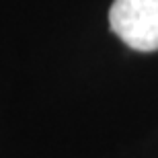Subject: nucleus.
Returning a JSON list of instances; mask_svg holds the SVG:
<instances>
[{
    "mask_svg": "<svg viewBox=\"0 0 158 158\" xmlns=\"http://www.w3.org/2000/svg\"><path fill=\"white\" fill-rule=\"evenodd\" d=\"M109 25L131 49H158V0H115L109 10Z\"/></svg>",
    "mask_w": 158,
    "mask_h": 158,
    "instance_id": "nucleus-1",
    "label": "nucleus"
}]
</instances>
